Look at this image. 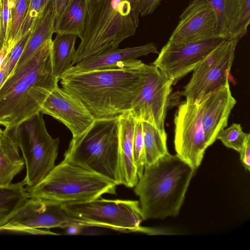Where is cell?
Masks as SVG:
<instances>
[{
  "instance_id": "cell-1",
  "label": "cell",
  "mask_w": 250,
  "mask_h": 250,
  "mask_svg": "<svg viewBox=\"0 0 250 250\" xmlns=\"http://www.w3.org/2000/svg\"><path fill=\"white\" fill-rule=\"evenodd\" d=\"M148 69L149 64L135 59L60 80L62 88L95 120L112 118L130 112Z\"/></svg>"
},
{
  "instance_id": "cell-2",
  "label": "cell",
  "mask_w": 250,
  "mask_h": 250,
  "mask_svg": "<svg viewBox=\"0 0 250 250\" xmlns=\"http://www.w3.org/2000/svg\"><path fill=\"white\" fill-rule=\"evenodd\" d=\"M52 40L46 41L21 66L14 70L0 88V125L9 129L41 111L58 86L52 65Z\"/></svg>"
},
{
  "instance_id": "cell-3",
  "label": "cell",
  "mask_w": 250,
  "mask_h": 250,
  "mask_svg": "<svg viewBox=\"0 0 250 250\" xmlns=\"http://www.w3.org/2000/svg\"><path fill=\"white\" fill-rule=\"evenodd\" d=\"M194 171L169 153L145 167L134 187L144 220L177 216Z\"/></svg>"
},
{
  "instance_id": "cell-4",
  "label": "cell",
  "mask_w": 250,
  "mask_h": 250,
  "mask_svg": "<svg viewBox=\"0 0 250 250\" xmlns=\"http://www.w3.org/2000/svg\"><path fill=\"white\" fill-rule=\"evenodd\" d=\"M140 0H88L84 28L71 66L118 48L139 24Z\"/></svg>"
},
{
  "instance_id": "cell-5",
  "label": "cell",
  "mask_w": 250,
  "mask_h": 250,
  "mask_svg": "<svg viewBox=\"0 0 250 250\" xmlns=\"http://www.w3.org/2000/svg\"><path fill=\"white\" fill-rule=\"evenodd\" d=\"M111 180L63 159L39 183L26 187L29 198L59 206L88 202L104 194H116Z\"/></svg>"
},
{
  "instance_id": "cell-6",
  "label": "cell",
  "mask_w": 250,
  "mask_h": 250,
  "mask_svg": "<svg viewBox=\"0 0 250 250\" xmlns=\"http://www.w3.org/2000/svg\"><path fill=\"white\" fill-rule=\"evenodd\" d=\"M64 159L122 185L118 117L95 120L85 132L72 137Z\"/></svg>"
},
{
  "instance_id": "cell-7",
  "label": "cell",
  "mask_w": 250,
  "mask_h": 250,
  "mask_svg": "<svg viewBox=\"0 0 250 250\" xmlns=\"http://www.w3.org/2000/svg\"><path fill=\"white\" fill-rule=\"evenodd\" d=\"M41 111L19 125L4 129L20 147L26 166L24 186L31 187L41 181L55 167L59 138L48 133Z\"/></svg>"
},
{
  "instance_id": "cell-8",
  "label": "cell",
  "mask_w": 250,
  "mask_h": 250,
  "mask_svg": "<svg viewBox=\"0 0 250 250\" xmlns=\"http://www.w3.org/2000/svg\"><path fill=\"white\" fill-rule=\"evenodd\" d=\"M84 227H100L122 232L141 230L144 220L138 201L105 199L61 206Z\"/></svg>"
},
{
  "instance_id": "cell-9",
  "label": "cell",
  "mask_w": 250,
  "mask_h": 250,
  "mask_svg": "<svg viewBox=\"0 0 250 250\" xmlns=\"http://www.w3.org/2000/svg\"><path fill=\"white\" fill-rule=\"evenodd\" d=\"M238 41L225 40L193 70L191 78L182 92L186 101L199 103L207 95L229 81Z\"/></svg>"
},
{
  "instance_id": "cell-10",
  "label": "cell",
  "mask_w": 250,
  "mask_h": 250,
  "mask_svg": "<svg viewBox=\"0 0 250 250\" xmlns=\"http://www.w3.org/2000/svg\"><path fill=\"white\" fill-rule=\"evenodd\" d=\"M173 81L149 64L146 78L133 100L130 113L136 122H146L167 134L165 121Z\"/></svg>"
},
{
  "instance_id": "cell-11",
  "label": "cell",
  "mask_w": 250,
  "mask_h": 250,
  "mask_svg": "<svg viewBox=\"0 0 250 250\" xmlns=\"http://www.w3.org/2000/svg\"><path fill=\"white\" fill-rule=\"evenodd\" d=\"M174 123L176 155L195 170L200 166L208 147L200 103L185 101L180 104L174 115Z\"/></svg>"
},
{
  "instance_id": "cell-12",
  "label": "cell",
  "mask_w": 250,
  "mask_h": 250,
  "mask_svg": "<svg viewBox=\"0 0 250 250\" xmlns=\"http://www.w3.org/2000/svg\"><path fill=\"white\" fill-rule=\"evenodd\" d=\"M73 223L82 225L78 220L68 215L61 206L52 205L42 199L29 198L0 231L57 235L39 229H65Z\"/></svg>"
},
{
  "instance_id": "cell-13",
  "label": "cell",
  "mask_w": 250,
  "mask_h": 250,
  "mask_svg": "<svg viewBox=\"0 0 250 250\" xmlns=\"http://www.w3.org/2000/svg\"><path fill=\"white\" fill-rule=\"evenodd\" d=\"M225 39L216 37L204 41L175 43L168 41L153 64L175 83L193 71Z\"/></svg>"
},
{
  "instance_id": "cell-14",
  "label": "cell",
  "mask_w": 250,
  "mask_h": 250,
  "mask_svg": "<svg viewBox=\"0 0 250 250\" xmlns=\"http://www.w3.org/2000/svg\"><path fill=\"white\" fill-rule=\"evenodd\" d=\"M169 41L175 43L193 42L219 37L215 12L204 0H193L182 12Z\"/></svg>"
},
{
  "instance_id": "cell-15",
  "label": "cell",
  "mask_w": 250,
  "mask_h": 250,
  "mask_svg": "<svg viewBox=\"0 0 250 250\" xmlns=\"http://www.w3.org/2000/svg\"><path fill=\"white\" fill-rule=\"evenodd\" d=\"M41 111L62 123L73 137L85 132L95 120L81 102L59 86L46 98Z\"/></svg>"
},
{
  "instance_id": "cell-16",
  "label": "cell",
  "mask_w": 250,
  "mask_h": 250,
  "mask_svg": "<svg viewBox=\"0 0 250 250\" xmlns=\"http://www.w3.org/2000/svg\"><path fill=\"white\" fill-rule=\"evenodd\" d=\"M236 103L229 81L199 102L202 125L208 146L216 141L219 132L227 126L229 117Z\"/></svg>"
},
{
  "instance_id": "cell-17",
  "label": "cell",
  "mask_w": 250,
  "mask_h": 250,
  "mask_svg": "<svg viewBox=\"0 0 250 250\" xmlns=\"http://www.w3.org/2000/svg\"><path fill=\"white\" fill-rule=\"evenodd\" d=\"M150 53H159L156 46L152 42L131 47L107 50L71 66L62 73L60 79L66 76L112 66L121 62L137 59Z\"/></svg>"
},
{
  "instance_id": "cell-18",
  "label": "cell",
  "mask_w": 250,
  "mask_h": 250,
  "mask_svg": "<svg viewBox=\"0 0 250 250\" xmlns=\"http://www.w3.org/2000/svg\"><path fill=\"white\" fill-rule=\"evenodd\" d=\"M135 124L136 121L130 112L118 117L122 185L129 188H134L139 179L133 157Z\"/></svg>"
},
{
  "instance_id": "cell-19",
  "label": "cell",
  "mask_w": 250,
  "mask_h": 250,
  "mask_svg": "<svg viewBox=\"0 0 250 250\" xmlns=\"http://www.w3.org/2000/svg\"><path fill=\"white\" fill-rule=\"evenodd\" d=\"M56 17L52 0H49L31 28L30 37L14 70L23 65L46 41L52 39Z\"/></svg>"
},
{
  "instance_id": "cell-20",
  "label": "cell",
  "mask_w": 250,
  "mask_h": 250,
  "mask_svg": "<svg viewBox=\"0 0 250 250\" xmlns=\"http://www.w3.org/2000/svg\"><path fill=\"white\" fill-rule=\"evenodd\" d=\"M88 0H69L62 13L56 18L54 32L71 34L80 38L85 25Z\"/></svg>"
},
{
  "instance_id": "cell-21",
  "label": "cell",
  "mask_w": 250,
  "mask_h": 250,
  "mask_svg": "<svg viewBox=\"0 0 250 250\" xmlns=\"http://www.w3.org/2000/svg\"><path fill=\"white\" fill-rule=\"evenodd\" d=\"M24 160L19 147L3 130L0 136V186L11 184L14 177L24 168Z\"/></svg>"
},
{
  "instance_id": "cell-22",
  "label": "cell",
  "mask_w": 250,
  "mask_h": 250,
  "mask_svg": "<svg viewBox=\"0 0 250 250\" xmlns=\"http://www.w3.org/2000/svg\"><path fill=\"white\" fill-rule=\"evenodd\" d=\"M77 36L71 34H56L52 41L51 56L55 77L59 80L61 75L71 66L76 52Z\"/></svg>"
},
{
  "instance_id": "cell-23",
  "label": "cell",
  "mask_w": 250,
  "mask_h": 250,
  "mask_svg": "<svg viewBox=\"0 0 250 250\" xmlns=\"http://www.w3.org/2000/svg\"><path fill=\"white\" fill-rule=\"evenodd\" d=\"M22 181L0 186V229L12 218L29 198Z\"/></svg>"
},
{
  "instance_id": "cell-24",
  "label": "cell",
  "mask_w": 250,
  "mask_h": 250,
  "mask_svg": "<svg viewBox=\"0 0 250 250\" xmlns=\"http://www.w3.org/2000/svg\"><path fill=\"white\" fill-rule=\"evenodd\" d=\"M142 124L145 149V167L152 164L169 152L167 146V135L162 134L147 123L142 122Z\"/></svg>"
},
{
  "instance_id": "cell-25",
  "label": "cell",
  "mask_w": 250,
  "mask_h": 250,
  "mask_svg": "<svg viewBox=\"0 0 250 250\" xmlns=\"http://www.w3.org/2000/svg\"><path fill=\"white\" fill-rule=\"evenodd\" d=\"M213 9L217 21V34L228 40L229 31L236 11V0H204Z\"/></svg>"
},
{
  "instance_id": "cell-26",
  "label": "cell",
  "mask_w": 250,
  "mask_h": 250,
  "mask_svg": "<svg viewBox=\"0 0 250 250\" xmlns=\"http://www.w3.org/2000/svg\"><path fill=\"white\" fill-rule=\"evenodd\" d=\"M236 8L228 40H239L248 33L250 22V0H236Z\"/></svg>"
},
{
  "instance_id": "cell-27",
  "label": "cell",
  "mask_w": 250,
  "mask_h": 250,
  "mask_svg": "<svg viewBox=\"0 0 250 250\" xmlns=\"http://www.w3.org/2000/svg\"><path fill=\"white\" fill-rule=\"evenodd\" d=\"M8 2L11 12V23L7 40L3 46L8 53L14 47L13 42L27 11L28 0H8Z\"/></svg>"
},
{
  "instance_id": "cell-28",
  "label": "cell",
  "mask_w": 250,
  "mask_h": 250,
  "mask_svg": "<svg viewBox=\"0 0 250 250\" xmlns=\"http://www.w3.org/2000/svg\"><path fill=\"white\" fill-rule=\"evenodd\" d=\"M216 139L220 140L227 147L240 153L250 140V134L243 131L240 124L234 123L229 127L221 130Z\"/></svg>"
},
{
  "instance_id": "cell-29",
  "label": "cell",
  "mask_w": 250,
  "mask_h": 250,
  "mask_svg": "<svg viewBox=\"0 0 250 250\" xmlns=\"http://www.w3.org/2000/svg\"><path fill=\"white\" fill-rule=\"evenodd\" d=\"M43 11V10L42 9V0H28L27 11L21 27L13 42V46L25 34L31 30L36 19Z\"/></svg>"
},
{
  "instance_id": "cell-30",
  "label": "cell",
  "mask_w": 250,
  "mask_h": 250,
  "mask_svg": "<svg viewBox=\"0 0 250 250\" xmlns=\"http://www.w3.org/2000/svg\"><path fill=\"white\" fill-rule=\"evenodd\" d=\"M133 157L138 177L143 174L145 164V149L142 122H136L135 126Z\"/></svg>"
},
{
  "instance_id": "cell-31",
  "label": "cell",
  "mask_w": 250,
  "mask_h": 250,
  "mask_svg": "<svg viewBox=\"0 0 250 250\" xmlns=\"http://www.w3.org/2000/svg\"><path fill=\"white\" fill-rule=\"evenodd\" d=\"M31 30L28 31L6 55L3 62L5 63L9 76L14 69L20 59L26 43L30 37Z\"/></svg>"
},
{
  "instance_id": "cell-32",
  "label": "cell",
  "mask_w": 250,
  "mask_h": 250,
  "mask_svg": "<svg viewBox=\"0 0 250 250\" xmlns=\"http://www.w3.org/2000/svg\"><path fill=\"white\" fill-rule=\"evenodd\" d=\"M11 23V12L8 0H0V31L4 44L7 40Z\"/></svg>"
},
{
  "instance_id": "cell-33",
  "label": "cell",
  "mask_w": 250,
  "mask_h": 250,
  "mask_svg": "<svg viewBox=\"0 0 250 250\" xmlns=\"http://www.w3.org/2000/svg\"><path fill=\"white\" fill-rule=\"evenodd\" d=\"M162 0H140V14L146 16L151 14L160 4Z\"/></svg>"
},
{
  "instance_id": "cell-34",
  "label": "cell",
  "mask_w": 250,
  "mask_h": 250,
  "mask_svg": "<svg viewBox=\"0 0 250 250\" xmlns=\"http://www.w3.org/2000/svg\"><path fill=\"white\" fill-rule=\"evenodd\" d=\"M240 160L246 169L250 170V140L248 141L246 145L239 153Z\"/></svg>"
},
{
  "instance_id": "cell-35",
  "label": "cell",
  "mask_w": 250,
  "mask_h": 250,
  "mask_svg": "<svg viewBox=\"0 0 250 250\" xmlns=\"http://www.w3.org/2000/svg\"><path fill=\"white\" fill-rule=\"evenodd\" d=\"M84 227L78 224L73 223L69 225L66 229V233L69 235L79 234Z\"/></svg>"
},
{
  "instance_id": "cell-36",
  "label": "cell",
  "mask_w": 250,
  "mask_h": 250,
  "mask_svg": "<svg viewBox=\"0 0 250 250\" xmlns=\"http://www.w3.org/2000/svg\"><path fill=\"white\" fill-rule=\"evenodd\" d=\"M69 0H52L56 13V18L58 17L64 9Z\"/></svg>"
},
{
  "instance_id": "cell-37",
  "label": "cell",
  "mask_w": 250,
  "mask_h": 250,
  "mask_svg": "<svg viewBox=\"0 0 250 250\" xmlns=\"http://www.w3.org/2000/svg\"><path fill=\"white\" fill-rule=\"evenodd\" d=\"M8 76L6 65L2 61L0 64V88Z\"/></svg>"
},
{
  "instance_id": "cell-38",
  "label": "cell",
  "mask_w": 250,
  "mask_h": 250,
  "mask_svg": "<svg viewBox=\"0 0 250 250\" xmlns=\"http://www.w3.org/2000/svg\"><path fill=\"white\" fill-rule=\"evenodd\" d=\"M49 0H42V9L44 10Z\"/></svg>"
},
{
  "instance_id": "cell-39",
  "label": "cell",
  "mask_w": 250,
  "mask_h": 250,
  "mask_svg": "<svg viewBox=\"0 0 250 250\" xmlns=\"http://www.w3.org/2000/svg\"><path fill=\"white\" fill-rule=\"evenodd\" d=\"M3 45H4V42L2 40V39L1 37V34H0V51L3 48Z\"/></svg>"
},
{
  "instance_id": "cell-40",
  "label": "cell",
  "mask_w": 250,
  "mask_h": 250,
  "mask_svg": "<svg viewBox=\"0 0 250 250\" xmlns=\"http://www.w3.org/2000/svg\"><path fill=\"white\" fill-rule=\"evenodd\" d=\"M2 133V130L0 128V136H1Z\"/></svg>"
}]
</instances>
